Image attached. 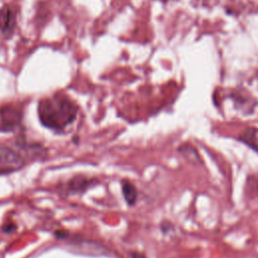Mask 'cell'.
<instances>
[{"mask_svg": "<svg viewBox=\"0 0 258 258\" xmlns=\"http://www.w3.org/2000/svg\"><path fill=\"white\" fill-rule=\"evenodd\" d=\"M78 107L67 96L54 94L41 99L37 105V115L42 126L55 132L63 131L77 118Z\"/></svg>", "mask_w": 258, "mask_h": 258, "instance_id": "cell-1", "label": "cell"}, {"mask_svg": "<svg viewBox=\"0 0 258 258\" xmlns=\"http://www.w3.org/2000/svg\"><path fill=\"white\" fill-rule=\"evenodd\" d=\"M24 165L25 159L18 151L0 143V174L11 173Z\"/></svg>", "mask_w": 258, "mask_h": 258, "instance_id": "cell-2", "label": "cell"}, {"mask_svg": "<svg viewBox=\"0 0 258 258\" xmlns=\"http://www.w3.org/2000/svg\"><path fill=\"white\" fill-rule=\"evenodd\" d=\"M17 25V12L9 4L0 7V33L9 38L13 35Z\"/></svg>", "mask_w": 258, "mask_h": 258, "instance_id": "cell-3", "label": "cell"}, {"mask_svg": "<svg viewBox=\"0 0 258 258\" xmlns=\"http://www.w3.org/2000/svg\"><path fill=\"white\" fill-rule=\"evenodd\" d=\"M22 112L12 106L0 109V131H13L21 124Z\"/></svg>", "mask_w": 258, "mask_h": 258, "instance_id": "cell-4", "label": "cell"}, {"mask_svg": "<svg viewBox=\"0 0 258 258\" xmlns=\"http://www.w3.org/2000/svg\"><path fill=\"white\" fill-rule=\"evenodd\" d=\"M93 184H94L93 179H89L83 175H77L72 179H70V181L68 182V190L74 194L83 192Z\"/></svg>", "mask_w": 258, "mask_h": 258, "instance_id": "cell-5", "label": "cell"}, {"mask_svg": "<svg viewBox=\"0 0 258 258\" xmlns=\"http://www.w3.org/2000/svg\"><path fill=\"white\" fill-rule=\"evenodd\" d=\"M238 139L242 143H244L245 145H247L252 150H254L258 153V129L257 128L249 127V128L245 129L240 134Z\"/></svg>", "mask_w": 258, "mask_h": 258, "instance_id": "cell-6", "label": "cell"}, {"mask_svg": "<svg viewBox=\"0 0 258 258\" xmlns=\"http://www.w3.org/2000/svg\"><path fill=\"white\" fill-rule=\"evenodd\" d=\"M122 186V194L129 206H133L137 201V189L136 187L129 181L123 180L121 183Z\"/></svg>", "mask_w": 258, "mask_h": 258, "instance_id": "cell-7", "label": "cell"}, {"mask_svg": "<svg viewBox=\"0 0 258 258\" xmlns=\"http://www.w3.org/2000/svg\"><path fill=\"white\" fill-rule=\"evenodd\" d=\"M131 257L132 258H145L142 254H139V253H131Z\"/></svg>", "mask_w": 258, "mask_h": 258, "instance_id": "cell-8", "label": "cell"}]
</instances>
